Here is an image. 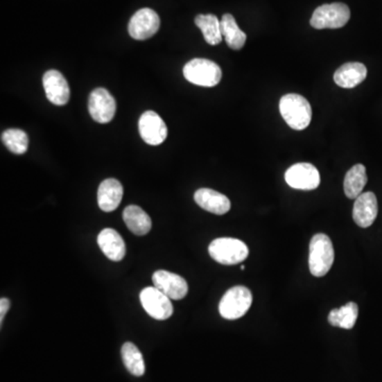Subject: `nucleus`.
Instances as JSON below:
<instances>
[{"label": "nucleus", "instance_id": "f257e3e1", "mask_svg": "<svg viewBox=\"0 0 382 382\" xmlns=\"http://www.w3.org/2000/svg\"><path fill=\"white\" fill-rule=\"evenodd\" d=\"M279 111L288 125L297 131L305 130L311 123V105L299 94L284 96L279 101Z\"/></svg>", "mask_w": 382, "mask_h": 382}, {"label": "nucleus", "instance_id": "f03ea898", "mask_svg": "<svg viewBox=\"0 0 382 382\" xmlns=\"http://www.w3.org/2000/svg\"><path fill=\"white\" fill-rule=\"evenodd\" d=\"M335 261V250L331 238L317 234L311 238L309 247V270L315 277H323L331 271Z\"/></svg>", "mask_w": 382, "mask_h": 382}, {"label": "nucleus", "instance_id": "7ed1b4c3", "mask_svg": "<svg viewBox=\"0 0 382 382\" xmlns=\"http://www.w3.org/2000/svg\"><path fill=\"white\" fill-rule=\"evenodd\" d=\"M214 260L221 265L233 266L242 263L249 256V249L245 242L235 238H218L208 247Z\"/></svg>", "mask_w": 382, "mask_h": 382}, {"label": "nucleus", "instance_id": "20e7f679", "mask_svg": "<svg viewBox=\"0 0 382 382\" xmlns=\"http://www.w3.org/2000/svg\"><path fill=\"white\" fill-rule=\"evenodd\" d=\"M183 73L190 83L204 87H214L222 78L220 66L207 59L191 60L184 66Z\"/></svg>", "mask_w": 382, "mask_h": 382}, {"label": "nucleus", "instance_id": "39448f33", "mask_svg": "<svg viewBox=\"0 0 382 382\" xmlns=\"http://www.w3.org/2000/svg\"><path fill=\"white\" fill-rule=\"evenodd\" d=\"M253 303L252 292L243 286L231 288L219 304V312L227 320H237L249 311Z\"/></svg>", "mask_w": 382, "mask_h": 382}, {"label": "nucleus", "instance_id": "423d86ee", "mask_svg": "<svg viewBox=\"0 0 382 382\" xmlns=\"http://www.w3.org/2000/svg\"><path fill=\"white\" fill-rule=\"evenodd\" d=\"M349 19L351 10L345 3H327L315 9L310 24L315 29H339L349 23Z\"/></svg>", "mask_w": 382, "mask_h": 382}, {"label": "nucleus", "instance_id": "0eeeda50", "mask_svg": "<svg viewBox=\"0 0 382 382\" xmlns=\"http://www.w3.org/2000/svg\"><path fill=\"white\" fill-rule=\"evenodd\" d=\"M161 19L159 14L149 8L136 12L129 23V34L136 41H145L159 31Z\"/></svg>", "mask_w": 382, "mask_h": 382}, {"label": "nucleus", "instance_id": "6e6552de", "mask_svg": "<svg viewBox=\"0 0 382 382\" xmlns=\"http://www.w3.org/2000/svg\"><path fill=\"white\" fill-rule=\"evenodd\" d=\"M141 305L150 317L159 321L169 319L173 313V306L169 297L155 287H147L139 294Z\"/></svg>", "mask_w": 382, "mask_h": 382}, {"label": "nucleus", "instance_id": "1a4fd4ad", "mask_svg": "<svg viewBox=\"0 0 382 382\" xmlns=\"http://www.w3.org/2000/svg\"><path fill=\"white\" fill-rule=\"evenodd\" d=\"M285 180L294 189H317L321 183L319 171L312 164L299 163L291 166L286 171Z\"/></svg>", "mask_w": 382, "mask_h": 382}, {"label": "nucleus", "instance_id": "9d476101", "mask_svg": "<svg viewBox=\"0 0 382 382\" xmlns=\"http://www.w3.org/2000/svg\"><path fill=\"white\" fill-rule=\"evenodd\" d=\"M138 130L144 141L148 145L159 146L166 141L168 129L161 116L155 112L147 111L138 121Z\"/></svg>", "mask_w": 382, "mask_h": 382}, {"label": "nucleus", "instance_id": "9b49d317", "mask_svg": "<svg viewBox=\"0 0 382 382\" xmlns=\"http://www.w3.org/2000/svg\"><path fill=\"white\" fill-rule=\"evenodd\" d=\"M89 112L96 123H110L116 114L115 98L107 89H96L89 96Z\"/></svg>", "mask_w": 382, "mask_h": 382}, {"label": "nucleus", "instance_id": "f8f14e48", "mask_svg": "<svg viewBox=\"0 0 382 382\" xmlns=\"http://www.w3.org/2000/svg\"><path fill=\"white\" fill-rule=\"evenodd\" d=\"M152 281L154 287L163 292L170 299L179 301L187 295V281L177 274L159 270L152 276Z\"/></svg>", "mask_w": 382, "mask_h": 382}, {"label": "nucleus", "instance_id": "ddd939ff", "mask_svg": "<svg viewBox=\"0 0 382 382\" xmlns=\"http://www.w3.org/2000/svg\"><path fill=\"white\" fill-rule=\"evenodd\" d=\"M44 89L46 97L55 105H65L71 98V89L67 80L64 78L60 71H47L43 77Z\"/></svg>", "mask_w": 382, "mask_h": 382}, {"label": "nucleus", "instance_id": "4468645a", "mask_svg": "<svg viewBox=\"0 0 382 382\" xmlns=\"http://www.w3.org/2000/svg\"><path fill=\"white\" fill-rule=\"evenodd\" d=\"M378 215L377 198L373 193H361L355 200L353 209L354 221L358 227L367 229L371 227Z\"/></svg>", "mask_w": 382, "mask_h": 382}, {"label": "nucleus", "instance_id": "2eb2a0df", "mask_svg": "<svg viewBox=\"0 0 382 382\" xmlns=\"http://www.w3.org/2000/svg\"><path fill=\"white\" fill-rule=\"evenodd\" d=\"M195 201L200 207L208 213L224 215L231 209V201L227 196L209 188H201L195 193Z\"/></svg>", "mask_w": 382, "mask_h": 382}, {"label": "nucleus", "instance_id": "dca6fc26", "mask_svg": "<svg viewBox=\"0 0 382 382\" xmlns=\"http://www.w3.org/2000/svg\"><path fill=\"white\" fill-rule=\"evenodd\" d=\"M123 197V187L116 179L104 180L98 189V205L101 211L111 213L121 203Z\"/></svg>", "mask_w": 382, "mask_h": 382}, {"label": "nucleus", "instance_id": "f3484780", "mask_svg": "<svg viewBox=\"0 0 382 382\" xmlns=\"http://www.w3.org/2000/svg\"><path fill=\"white\" fill-rule=\"evenodd\" d=\"M98 245L104 255L113 261H120L125 256V243L123 237L113 229H102L98 235Z\"/></svg>", "mask_w": 382, "mask_h": 382}, {"label": "nucleus", "instance_id": "a211bd4d", "mask_svg": "<svg viewBox=\"0 0 382 382\" xmlns=\"http://www.w3.org/2000/svg\"><path fill=\"white\" fill-rule=\"evenodd\" d=\"M367 69L365 65L358 62H351L342 65L333 76L336 84L343 89H354L365 80Z\"/></svg>", "mask_w": 382, "mask_h": 382}, {"label": "nucleus", "instance_id": "6ab92c4d", "mask_svg": "<svg viewBox=\"0 0 382 382\" xmlns=\"http://www.w3.org/2000/svg\"><path fill=\"white\" fill-rule=\"evenodd\" d=\"M123 218L128 229L136 236H145L151 231V219L139 206L130 205L125 207Z\"/></svg>", "mask_w": 382, "mask_h": 382}, {"label": "nucleus", "instance_id": "aec40b11", "mask_svg": "<svg viewBox=\"0 0 382 382\" xmlns=\"http://www.w3.org/2000/svg\"><path fill=\"white\" fill-rule=\"evenodd\" d=\"M367 183V169L361 164L354 166L344 177V193L349 199L356 200Z\"/></svg>", "mask_w": 382, "mask_h": 382}, {"label": "nucleus", "instance_id": "412c9836", "mask_svg": "<svg viewBox=\"0 0 382 382\" xmlns=\"http://www.w3.org/2000/svg\"><path fill=\"white\" fill-rule=\"evenodd\" d=\"M195 24L203 33L206 43L211 46L219 45L222 42L221 21L214 14H200Z\"/></svg>", "mask_w": 382, "mask_h": 382}, {"label": "nucleus", "instance_id": "4be33fe9", "mask_svg": "<svg viewBox=\"0 0 382 382\" xmlns=\"http://www.w3.org/2000/svg\"><path fill=\"white\" fill-rule=\"evenodd\" d=\"M221 32L222 37L232 49L240 50L245 45L247 34L238 27L234 16L231 14H224L222 16Z\"/></svg>", "mask_w": 382, "mask_h": 382}, {"label": "nucleus", "instance_id": "5701e85b", "mask_svg": "<svg viewBox=\"0 0 382 382\" xmlns=\"http://www.w3.org/2000/svg\"><path fill=\"white\" fill-rule=\"evenodd\" d=\"M359 313V308L354 302L342 306L339 309H333L328 315V322L335 327L351 329L355 326Z\"/></svg>", "mask_w": 382, "mask_h": 382}, {"label": "nucleus", "instance_id": "b1692460", "mask_svg": "<svg viewBox=\"0 0 382 382\" xmlns=\"http://www.w3.org/2000/svg\"><path fill=\"white\" fill-rule=\"evenodd\" d=\"M121 357L128 371L136 377H141L145 374L146 365L141 351L135 344L127 342L121 349Z\"/></svg>", "mask_w": 382, "mask_h": 382}, {"label": "nucleus", "instance_id": "393cba45", "mask_svg": "<svg viewBox=\"0 0 382 382\" xmlns=\"http://www.w3.org/2000/svg\"><path fill=\"white\" fill-rule=\"evenodd\" d=\"M1 141L6 147L14 154H24L29 147V138L23 130L9 129L3 132Z\"/></svg>", "mask_w": 382, "mask_h": 382}, {"label": "nucleus", "instance_id": "a878e982", "mask_svg": "<svg viewBox=\"0 0 382 382\" xmlns=\"http://www.w3.org/2000/svg\"><path fill=\"white\" fill-rule=\"evenodd\" d=\"M10 301L6 297L0 299V325H3V319H5V315H7L8 310L10 308Z\"/></svg>", "mask_w": 382, "mask_h": 382}, {"label": "nucleus", "instance_id": "bb28decb", "mask_svg": "<svg viewBox=\"0 0 382 382\" xmlns=\"http://www.w3.org/2000/svg\"><path fill=\"white\" fill-rule=\"evenodd\" d=\"M240 269L245 270V265L240 266Z\"/></svg>", "mask_w": 382, "mask_h": 382}]
</instances>
